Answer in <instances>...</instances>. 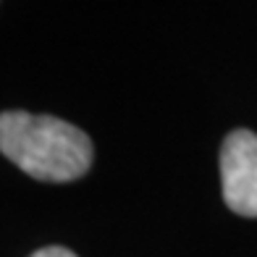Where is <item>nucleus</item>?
Wrapping results in <instances>:
<instances>
[{
    "label": "nucleus",
    "mask_w": 257,
    "mask_h": 257,
    "mask_svg": "<svg viewBox=\"0 0 257 257\" xmlns=\"http://www.w3.org/2000/svg\"><path fill=\"white\" fill-rule=\"evenodd\" d=\"M220 181L228 210L257 218V134L233 128L220 147Z\"/></svg>",
    "instance_id": "obj_2"
},
{
    "label": "nucleus",
    "mask_w": 257,
    "mask_h": 257,
    "mask_svg": "<svg viewBox=\"0 0 257 257\" xmlns=\"http://www.w3.org/2000/svg\"><path fill=\"white\" fill-rule=\"evenodd\" d=\"M32 257H76L71 249H66V247H45L40 252H34Z\"/></svg>",
    "instance_id": "obj_3"
},
{
    "label": "nucleus",
    "mask_w": 257,
    "mask_h": 257,
    "mask_svg": "<svg viewBox=\"0 0 257 257\" xmlns=\"http://www.w3.org/2000/svg\"><path fill=\"white\" fill-rule=\"evenodd\" d=\"M0 153L40 181H76L92 168L95 147L79 126L55 115L3 110Z\"/></svg>",
    "instance_id": "obj_1"
}]
</instances>
